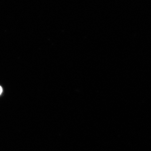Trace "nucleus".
<instances>
[{"label": "nucleus", "instance_id": "1", "mask_svg": "<svg viewBox=\"0 0 151 151\" xmlns=\"http://www.w3.org/2000/svg\"><path fill=\"white\" fill-rule=\"evenodd\" d=\"M2 92V88L0 86V94H1Z\"/></svg>", "mask_w": 151, "mask_h": 151}]
</instances>
